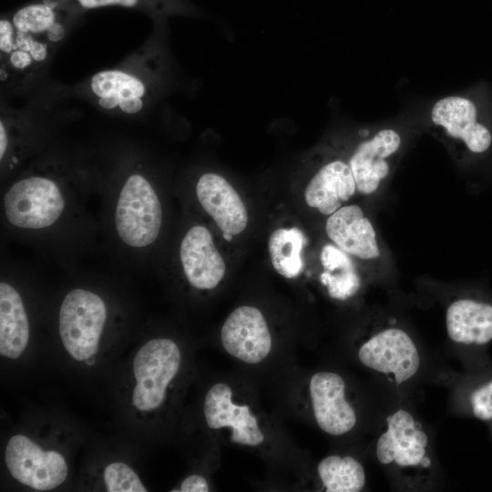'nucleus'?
Segmentation results:
<instances>
[{"label":"nucleus","mask_w":492,"mask_h":492,"mask_svg":"<svg viewBox=\"0 0 492 492\" xmlns=\"http://www.w3.org/2000/svg\"><path fill=\"white\" fill-rule=\"evenodd\" d=\"M404 143L402 129L393 124L362 131L347 159L358 194L372 196L380 191L400 158Z\"/></svg>","instance_id":"1"},{"label":"nucleus","mask_w":492,"mask_h":492,"mask_svg":"<svg viewBox=\"0 0 492 492\" xmlns=\"http://www.w3.org/2000/svg\"><path fill=\"white\" fill-rule=\"evenodd\" d=\"M114 222L117 234L128 246L144 248L158 238L162 208L152 185L139 174L130 175L118 194Z\"/></svg>","instance_id":"2"},{"label":"nucleus","mask_w":492,"mask_h":492,"mask_svg":"<svg viewBox=\"0 0 492 492\" xmlns=\"http://www.w3.org/2000/svg\"><path fill=\"white\" fill-rule=\"evenodd\" d=\"M180 364L181 352L173 340L155 338L142 345L133 359L135 408L141 412L158 410L164 404Z\"/></svg>","instance_id":"3"},{"label":"nucleus","mask_w":492,"mask_h":492,"mask_svg":"<svg viewBox=\"0 0 492 492\" xmlns=\"http://www.w3.org/2000/svg\"><path fill=\"white\" fill-rule=\"evenodd\" d=\"M106 320V303L99 295L81 288L67 292L59 310V335L71 357L87 361L97 353Z\"/></svg>","instance_id":"4"},{"label":"nucleus","mask_w":492,"mask_h":492,"mask_svg":"<svg viewBox=\"0 0 492 492\" xmlns=\"http://www.w3.org/2000/svg\"><path fill=\"white\" fill-rule=\"evenodd\" d=\"M66 200L56 182L31 176L15 182L4 196L5 215L13 226L43 230L55 224L63 214Z\"/></svg>","instance_id":"5"},{"label":"nucleus","mask_w":492,"mask_h":492,"mask_svg":"<svg viewBox=\"0 0 492 492\" xmlns=\"http://www.w3.org/2000/svg\"><path fill=\"white\" fill-rule=\"evenodd\" d=\"M429 126L450 144H456L473 155L487 152L492 145V133L478 119L475 102L462 95H447L430 107Z\"/></svg>","instance_id":"6"},{"label":"nucleus","mask_w":492,"mask_h":492,"mask_svg":"<svg viewBox=\"0 0 492 492\" xmlns=\"http://www.w3.org/2000/svg\"><path fill=\"white\" fill-rule=\"evenodd\" d=\"M5 460L14 478L36 490L56 488L67 477V465L61 454L54 450L44 451L23 435L9 439Z\"/></svg>","instance_id":"7"},{"label":"nucleus","mask_w":492,"mask_h":492,"mask_svg":"<svg viewBox=\"0 0 492 492\" xmlns=\"http://www.w3.org/2000/svg\"><path fill=\"white\" fill-rule=\"evenodd\" d=\"M358 358L364 366L393 377L398 384L412 378L420 366L414 341L399 328H387L374 334L359 348Z\"/></svg>","instance_id":"8"},{"label":"nucleus","mask_w":492,"mask_h":492,"mask_svg":"<svg viewBox=\"0 0 492 492\" xmlns=\"http://www.w3.org/2000/svg\"><path fill=\"white\" fill-rule=\"evenodd\" d=\"M224 350L248 364L265 360L272 349V337L262 313L254 306L242 305L226 318L220 331Z\"/></svg>","instance_id":"9"},{"label":"nucleus","mask_w":492,"mask_h":492,"mask_svg":"<svg viewBox=\"0 0 492 492\" xmlns=\"http://www.w3.org/2000/svg\"><path fill=\"white\" fill-rule=\"evenodd\" d=\"M325 232L330 241L351 257L378 266L384 257L371 219L356 204H346L328 216Z\"/></svg>","instance_id":"10"},{"label":"nucleus","mask_w":492,"mask_h":492,"mask_svg":"<svg viewBox=\"0 0 492 492\" xmlns=\"http://www.w3.org/2000/svg\"><path fill=\"white\" fill-rule=\"evenodd\" d=\"M231 387L224 383L214 384L206 393L203 414L210 429L229 428L232 443L258 446L263 444L265 436L257 416L247 405L233 400Z\"/></svg>","instance_id":"11"},{"label":"nucleus","mask_w":492,"mask_h":492,"mask_svg":"<svg viewBox=\"0 0 492 492\" xmlns=\"http://www.w3.org/2000/svg\"><path fill=\"white\" fill-rule=\"evenodd\" d=\"M386 422V431L379 436L376 444L378 461L402 467H428L431 464L426 456L428 437L413 415L399 409L391 414Z\"/></svg>","instance_id":"12"},{"label":"nucleus","mask_w":492,"mask_h":492,"mask_svg":"<svg viewBox=\"0 0 492 492\" xmlns=\"http://www.w3.org/2000/svg\"><path fill=\"white\" fill-rule=\"evenodd\" d=\"M309 395L314 420L323 432L338 436L354 427L356 413L346 398L345 382L340 374L330 371L313 374Z\"/></svg>","instance_id":"13"},{"label":"nucleus","mask_w":492,"mask_h":492,"mask_svg":"<svg viewBox=\"0 0 492 492\" xmlns=\"http://www.w3.org/2000/svg\"><path fill=\"white\" fill-rule=\"evenodd\" d=\"M179 257L188 282L196 289H213L224 277V260L204 226L195 225L187 231L180 243Z\"/></svg>","instance_id":"14"},{"label":"nucleus","mask_w":492,"mask_h":492,"mask_svg":"<svg viewBox=\"0 0 492 492\" xmlns=\"http://www.w3.org/2000/svg\"><path fill=\"white\" fill-rule=\"evenodd\" d=\"M356 193V184L348 160L332 157L320 166L309 180L304 200L309 207L328 217Z\"/></svg>","instance_id":"15"},{"label":"nucleus","mask_w":492,"mask_h":492,"mask_svg":"<svg viewBox=\"0 0 492 492\" xmlns=\"http://www.w3.org/2000/svg\"><path fill=\"white\" fill-rule=\"evenodd\" d=\"M196 195L222 233L233 236L245 230L248 223L246 207L223 177L216 173L203 174L197 182Z\"/></svg>","instance_id":"16"},{"label":"nucleus","mask_w":492,"mask_h":492,"mask_svg":"<svg viewBox=\"0 0 492 492\" xmlns=\"http://www.w3.org/2000/svg\"><path fill=\"white\" fill-rule=\"evenodd\" d=\"M449 338L464 344H485L492 340V304L472 299H458L446 313Z\"/></svg>","instance_id":"17"},{"label":"nucleus","mask_w":492,"mask_h":492,"mask_svg":"<svg viewBox=\"0 0 492 492\" xmlns=\"http://www.w3.org/2000/svg\"><path fill=\"white\" fill-rule=\"evenodd\" d=\"M29 340V322L23 300L9 283H0V354L18 358Z\"/></svg>","instance_id":"18"},{"label":"nucleus","mask_w":492,"mask_h":492,"mask_svg":"<svg viewBox=\"0 0 492 492\" xmlns=\"http://www.w3.org/2000/svg\"><path fill=\"white\" fill-rule=\"evenodd\" d=\"M323 272L320 281L335 299L345 300L355 294L362 280L353 257L335 244L326 243L320 251Z\"/></svg>","instance_id":"19"},{"label":"nucleus","mask_w":492,"mask_h":492,"mask_svg":"<svg viewBox=\"0 0 492 492\" xmlns=\"http://www.w3.org/2000/svg\"><path fill=\"white\" fill-rule=\"evenodd\" d=\"M307 240L302 231L292 227L274 231L268 241V250L274 270L285 278H295L302 272V251Z\"/></svg>","instance_id":"20"},{"label":"nucleus","mask_w":492,"mask_h":492,"mask_svg":"<svg viewBox=\"0 0 492 492\" xmlns=\"http://www.w3.org/2000/svg\"><path fill=\"white\" fill-rule=\"evenodd\" d=\"M317 473L327 492H358L365 484L364 466L350 456L331 455L323 458Z\"/></svg>","instance_id":"21"},{"label":"nucleus","mask_w":492,"mask_h":492,"mask_svg":"<svg viewBox=\"0 0 492 492\" xmlns=\"http://www.w3.org/2000/svg\"><path fill=\"white\" fill-rule=\"evenodd\" d=\"M91 88L99 97H116L120 101L130 97H140L145 93V87L139 79L118 70L96 74L91 80Z\"/></svg>","instance_id":"22"},{"label":"nucleus","mask_w":492,"mask_h":492,"mask_svg":"<svg viewBox=\"0 0 492 492\" xmlns=\"http://www.w3.org/2000/svg\"><path fill=\"white\" fill-rule=\"evenodd\" d=\"M55 18L53 7L46 3L35 4L19 9L13 16V25L22 32L39 33L47 30Z\"/></svg>","instance_id":"23"},{"label":"nucleus","mask_w":492,"mask_h":492,"mask_svg":"<svg viewBox=\"0 0 492 492\" xmlns=\"http://www.w3.org/2000/svg\"><path fill=\"white\" fill-rule=\"evenodd\" d=\"M104 481L108 492H146L134 470L122 462H113L104 470Z\"/></svg>","instance_id":"24"},{"label":"nucleus","mask_w":492,"mask_h":492,"mask_svg":"<svg viewBox=\"0 0 492 492\" xmlns=\"http://www.w3.org/2000/svg\"><path fill=\"white\" fill-rule=\"evenodd\" d=\"M476 417L481 420L492 419V381L477 389L470 398Z\"/></svg>","instance_id":"25"},{"label":"nucleus","mask_w":492,"mask_h":492,"mask_svg":"<svg viewBox=\"0 0 492 492\" xmlns=\"http://www.w3.org/2000/svg\"><path fill=\"white\" fill-rule=\"evenodd\" d=\"M210 486L207 479L197 474L187 477L180 484L179 489H173L172 491L179 492H208Z\"/></svg>","instance_id":"26"},{"label":"nucleus","mask_w":492,"mask_h":492,"mask_svg":"<svg viewBox=\"0 0 492 492\" xmlns=\"http://www.w3.org/2000/svg\"><path fill=\"white\" fill-rule=\"evenodd\" d=\"M13 26L6 19L0 21V49L5 53H11L14 49Z\"/></svg>","instance_id":"27"},{"label":"nucleus","mask_w":492,"mask_h":492,"mask_svg":"<svg viewBox=\"0 0 492 492\" xmlns=\"http://www.w3.org/2000/svg\"><path fill=\"white\" fill-rule=\"evenodd\" d=\"M85 8H96L107 5H122L127 7L134 6L138 0H77Z\"/></svg>","instance_id":"28"},{"label":"nucleus","mask_w":492,"mask_h":492,"mask_svg":"<svg viewBox=\"0 0 492 492\" xmlns=\"http://www.w3.org/2000/svg\"><path fill=\"white\" fill-rule=\"evenodd\" d=\"M10 62L15 67L23 69L31 64L32 56L26 51L18 49L11 53Z\"/></svg>","instance_id":"29"},{"label":"nucleus","mask_w":492,"mask_h":492,"mask_svg":"<svg viewBox=\"0 0 492 492\" xmlns=\"http://www.w3.org/2000/svg\"><path fill=\"white\" fill-rule=\"evenodd\" d=\"M119 108L127 113H136L142 108L140 97H130L119 102Z\"/></svg>","instance_id":"30"},{"label":"nucleus","mask_w":492,"mask_h":492,"mask_svg":"<svg viewBox=\"0 0 492 492\" xmlns=\"http://www.w3.org/2000/svg\"><path fill=\"white\" fill-rule=\"evenodd\" d=\"M29 53L36 61H42L46 56V45L32 39Z\"/></svg>","instance_id":"31"},{"label":"nucleus","mask_w":492,"mask_h":492,"mask_svg":"<svg viewBox=\"0 0 492 492\" xmlns=\"http://www.w3.org/2000/svg\"><path fill=\"white\" fill-rule=\"evenodd\" d=\"M32 36L30 33L22 32L17 30L16 40L14 46V49L18 48L23 51L29 53L30 44L32 41Z\"/></svg>","instance_id":"32"},{"label":"nucleus","mask_w":492,"mask_h":492,"mask_svg":"<svg viewBox=\"0 0 492 492\" xmlns=\"http://www.w3.org/2000/svg\"><path fill=\"white\" fill-rule=\"evenodd\" d=\"M46 31H47V36L49 40L51 41H58L62 39L65 34V30L63 26L59 23H56V22L52 24Z\"/></svg>","instance_id":"33"},{"label":"nucleus","mask_w":492,"mask_h":492,"mask_svg":"<svg viewBox=\"0 0 492 492\" xmlns=\"http://www.w3.org/2000/svg\"><path fill=\"white\" fill-rule=\"evenodd\" d=\"M120 100L116 97H104L98 100L99 105L106 109L113 108L119 105Z\"/></svg>","instance_id":"34"},{"label":"nucleus","mask_w":492,"mask_h":492,"mask_svg":"<svg viewBox=\"0 0 492 492\" xmlns=\"http://www.w3.org/2000/svg\"><path fill=\"white\" fill-rule=\"evenodd\" d=\"M7 148V136L3 125V122L0 123V159H3L5 150Z\"/></svg>","instance_id":"35"},{"label":"nucleus","mask_w":492,"mask_h":492,"mask_svg":"<svg viewBox=\"0 0 492 492\" xmlns=\"http://www.w3.org/2000/svg\"><path fill=\"white\" fill-rule=\"evenodd\" d=\"M223 238H224L226 241H230L232 240V235L228 234V233H223Z\"/></svg>","instance_id":"36"},{"label":"nucleus","mask_w":492,"mask_h":492,"mask_svg":"<svg viewBox=\"0 0 492 492\" xmlns=\"http://www.w3.org/2000/svg\"><path fill=\"white\" fill-rule=\"evenodd\" d=\"M6 78V74L4 72L3 73V70H1V79L4 80Z\"/></svg>","instance_id":"37"}]
</instances>
